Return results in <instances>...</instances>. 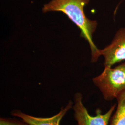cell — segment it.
<instances>
[{"instance_id": "1", "label": "cell", "mask_w": 125, "mask_h": 125, "mask_svg": "<svg viewBox=\"0 0 125 125\" xmlns=\"http://www.w3.org/2000/svg\"><path fill=\"white\" fill-rule=\"evenodd\" d=\"M90 0H52L45 5L42 12L45 13L52 11L62 12L78 27L80 36L87 40L91 51V62H95L99 58V50L92 40V35L97 26L96 21L87 18L84 8Z\"/></svg>"}, {"instance_id": "2", "label": "cell", "mask_w": 125, "mask_h": 125, "mask_svg": "<svg viewBox=\"0 0 125 125\" xmlns=\"http://www.w3.org/2000/svg\"><path fill=\"white\" fill-rule=\"evenodd\" d=\"M106 101H112L125 91V62L116 67L105 66L102 73L93 79Z\"/></svg>"}, {"instance_id": "3", "label": "cell", "mask_w": 125, "mask_h": 125, "mask_svg": "<svg viewBox=\"0 0 125 125\" xmlns=\"http://www.w3.org/2000/svg\"><path fill=\"white\" fill-rule=\"evenodd\" d=\"M83 96L80 93H76L74 96L75 111L74 116L78 125H108L112 115L115 112L116 104L112 106L105 114H103L102 110L98 108L96 110V115L91 116L88 110L83 105Z\"/></svg>"}, {"instance_id": "4", "label": "cell", "mask_w": 125, "mask_h": 125, "mask_svg": "<svg viewBox=\"0 0 125 125\" xmlns=\"http://www.w3.org/2000/svg\"><path fill=\"white\" fill-rule=\"evenodd\" d=\"M99 57L104 58V66L112 67L117 63L125 61V27L116 32L111 43L103 49L99 50Z\"/></svg>"}, {"instance_id": "5", "label": "cell", "mask_w": 125, "mask_h": 125, "mask_svg": "<svg viewBox=\"0 0 125 125\" xmlns=\"http://www.w3.org/2000/svg\"><path fill=\"white\" fill-rule=\"evenodd\" d=\"M73 103L70 101L65 107H62L60 111L55 115L49 118H39L27 115L19 110L13 111L12 115L20 118L30 125H59L60 121L72 106Z\"/></svg>"}, {"instance_id": "6", "label": "cell", "mask_w": 125, "mask_h": 125, "mask_svg": "<svg viewBox=\"0 0 125 125\" xmlns=\"http://www.w3.org/2000/svg\"><path fill=\"white\" fill-rule=\"evenodd\" d=\"M116 109L111 117L109 125H125V91L116 98Z\"/></svg>"}, {"instance_id": "7", "label": "cell", "mask_w": 125, "mask_h": 125, "mask_svg": "<svg viewBox=\"0 0 125 125\" xmlns=\"http://www.w3.org/2000/svg\"><path fill=\"white\" fill-rule=\"evenodd\" d=\"M0 125H30L24 121H19L15 119L1 118Z\"/></svg>"}]
</instances>
